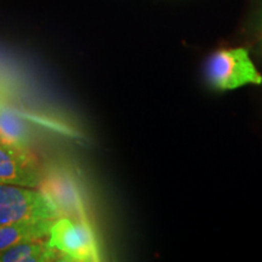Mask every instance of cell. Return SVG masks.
Here are the masks:
<instances>
[{"instance_id":"1","label":"cell","mask_w":262,"mask_h":262,"mask_svg":"<svg viewBox=\"0 0 262 262\" xmlns=\"http://www.w3.org/2000/svg\"><path fill=\"white\" fill-rule=\"evenodd\" d=\"M38 189L51 202L58 217L89 221L77 175L67 165L54 163L44 166V175Z\"/></svg>"},{"instance_id":"2","label":"cell","mask_w":262,"mask_h":262,"mask_svg":"<svg viewBox=\"0 0 262 262\" xmlns=\"http://www.w3.org/2000/svg\"><path fill=\"white\" fill-rule=\"evenodd\" d=\"M205 78L216 90H233L244 85L262 83V77L244 48L214 52L205 63Z\"/></svg>"},{"instance_id":"3","label":"cell","mask_w":262,"mask_h":262,"mask_svg":"<svg viewBox=\"0 0 262 262\" xmlns=\"http://www.w3.org/2000/svg\"><path fill=\"white\" fill-rule=\"evenodd\" d=\"M49 242L64 260L97 262L101 260L96 235L89 221L57 217L52 222Z\"/></svg>"},{"instance_id":"4","label":"cell","mask_w":262,"mask_h":262,"mask_svg":"<svg viewBox=\"0 0 262 262\" xmlns=\"http://www.w3.org/2000/svg\"><path fill=\"white\" fill-rule=\"evenodd\" d=\"M51 202L37 188L0 183V226L28 219H55Z\"/></svg>"},{"instance_id":"5","label":"cell","mask_w":262,"mask_h":262,"mask_svg":"<svg viewBox=\"0 0 262 262\" xmlns=\"http://www.w3.org/2000/svg\"><path fill=\"white\" fill-rule=\"evenodd\" d=\"M44 166L31 148L0 145V183L39 188Z\"/></svg>"},{"instance_id":"6","label":"cell","mask_w":262,"mask_h":262,"mask_svg":"<svg viewBox=\"0 0 262 262\" xmlns=\"http://www.w3.org/2000/svg\"><path fill=\"white\" fill-rule=\"evenodd\" d=\"M56 220V219H55ZM52 219H28L0 226V253L26 242L47 238L50 234Z\"/></svg>"},{"instance_id":"7","label":"cell","mask_w":262,"mask_h":262,"mask_svg":"<svg viewBox=\"0 0 262 262\" xmlns=\"http://www.w3.org/2000/svg\"><path fill=\"white\" fill-rule=\"evenodd\" d=\"M33 130L27 120L9 107L0 110V145L31 148Z\"/></svg>"},{"instance_id":"8","label":"cell","mask_w":262,"mask_h":262,"mask_svg":"<svg viewBox=\"0 0 262 262\" xmlns=\"http://www.w3.org/2000/svg\"><path fill=\"white\" fill-rule=\"evenodd\" d=\"M48 238V237H47ZM47 238L26 242L0 253V262H50L61 255Z\"/></svg>"},{"instance_id":"9","label":"cell","mask_w":262,"mask_h":262,"mask_svg":"<svg viewBox=\"0 0 262 262\" xmlns=\"http://www.w3.org/2000/svg\"><path fill=\"white\" fill-rule=\"evenodd\" d=\"M10 103V94L8 88L4 84L0 83V110L2 108L9 107Z\"/></svg>"}]
</instances>
